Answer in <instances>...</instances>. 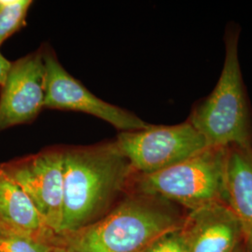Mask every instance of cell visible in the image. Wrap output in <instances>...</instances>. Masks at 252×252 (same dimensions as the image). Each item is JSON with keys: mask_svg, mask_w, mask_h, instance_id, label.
Returning <instances> with one entry per match:
<instances>
[{"mask_svg": "<svg viewBox=\"0 0 252 252\" xmlns=\"http://www.w3.org/2000/svg\"><path fill=\"white\" fill-rule=\"evenodd\" d=\"M225 204L238 219L252 252V148L228 147Z\"/></svg>", "mask_w": 252, "mask_h": 252, "instance_id": "11", "label": "cell"}, {"mask_svg": "<svg viewBox=\"0 0 252 252\" xmlns=\"http://www.w3.org/2000/svg\"><path fill=\"white\" fill-rule=\"evenodd\" d=\"M228 148L207 147L203 152L169 168L151 175H136L132 185L188 212L213 203L225 204Z\"/></svg>", "mask_w": 252, "mask_h": 252, "instance_id": "4", "label": "cell"}, {"mask_svg": "<svg viewBox=\"0 0 252 252\" xmlns=\"http://www.w3.org/2000/svg\"><path fill=\"white\" fill-rule=\"evenodd\" d=\"M41 49L46 67L45 108L89 114L111 125L119 133L150 126L134 113L94 94L67 72L49 44H43Z\"/></svg>", "mask_w": 252, "mask_h": 252, "instance_id": "7", "label": "cell"}, {"mask_svg": "<svg viewBox=\"0 0 252 252\" xmlns=\"http://www.w3.org/2000/svg\"><path fill=\"white\" fill-rule=\"evenodd\" d=\"M0 167L26 191L46 224L59 236L63 219V146L1 162Z\"/></svg>", "mask_w": 252, "mask_h": 252, "instance_id": "6", "label": "cell"}, {"mask_svg": "<svg viewBox=\"0 0 252 252\" xmlns=\"http://www.w3.org/2000/svg\"><path fill=\"white\" fill-rule=\"evenodd\" d=\"M69 252L66 249H64L63 246H61V245H58V244H56V245H53L51 248H50V250H49V252Z\"/></svg>", "mask_w": 252, "mask_h": 252, "instance_id": "16", "label": "cell"}, {"mask_svg": "<svg viewBox=\"0 0 252 252\" xmlns=\"http://www.w3.org/2000/svg\"><path fill=\"white\" fill-rule=\"evenodd\" d=\"M238 36L236 28L226 31L225 59L220 79L188 120L208 147L252 148V115L239 63Z\"/></svg>", "mask_w": 252, "mask_h": 252, "instance_id": "3", "label": "cell"}, {"mask_svg": "<svg viewBox=\"0 0 252 252\" xmlns=\"http://www.w3.org/2000/svg\"><path fill=\"white\" fill-rule=\"evenodd\" d=\"M0 88V133L33 123L45 108L46 67L41 47L12 62Z\"/></svg>", "mask_w": 252, "mask_h": 252, "instance_id": "8", "label": "cell"}, {"mask_svg": "<svg viewBox=\"0 0 252 252\" xmlns=\"http://www.w3.org/2000/svg\"><path fill=\"white\" fill-rule=\"evenodd\" d=\"M182 224L158 236L141 252H188Z\"/></svg>", "mask_w": 252, "mask_h": 252, "instance_id": "14", "label": "cell"}, {"mask_svg": "<svg viewBox=\"0 0 252 252\" xmlns=\"http://www.w3.org/2000/svg\"><path fill=\"white\" fill-rule=\"evenodd\" d=\"M182 228L188 252H234L245 243L238 219L220 202L188 212Z\"/></svg>", "mask_w": 252, "mask_h": 252, "instance_id": "9", "label": "cell"}, {"mask_svg": "<svg viewBox=\"0 0 252 252\" xmlns=\"http://www.w3.org/2000/svg\"><path fill=\"white\" fill-rule=\"evenodd\" d=\"M114 140L136 175L162 171L208 147L204 136L188 121L176 126L150 125L141 130L120 132Z\"/></svg>", "mask_w": 252, "mask_h": 252, "instance_id": "5", "label": "cell"}, {"mask_svg": "<svg viewBox=\"0 0 252 252\" xmlns=\"http://www.w3.org/2000/svg\"><path fill=\"white\" fill-rule=\"evenodd\" d=\"M31 0H0V46L27 26Z\"/></svg>", "mask_w": 252, "mask_h": 252, "instance_id": "12", "label": "cell"}, {"mask_svg": "<svg viewBox=\"0 0 252 252\" xmlns=\"http://www.w3.org/2000/svg\"><path fill=\"white\" fill-rule=\"evenodd\" d=\"M234 252H252L250 250H249V248L246 246V244L244 243L235 251Z\"/></svg>", "mask_w": 252, "mask_h": 252, "instance_id": "17", "label": "cell"}, {"mask_svg": "<svg viewBox=\"0 0 252 252\" xmlns=\"http://www.w3.org/2000/svg\"><path fill=\"white\" fill-rule=\"evenodd\" d=\"M53 245L0 230V252H48Z\"/></svg>", "mask_w": 252, "mask_h": 252, "instance_id": "13", "label": "cell"}, {"mask_svg": "<svg viewBox=\"0 0 252 252\" xmlns=\"http://www.w3.org/2000/svg\"><path fill=\"white\" fill-rule=\"evenodd\" d=\"M165 199L132 189L97 221L58 236L69 252H141L161 234L181 225L186 214Z\"/></svg>", "mask_w": 252, "mask_h": 252, "instance_id": "2", "label": "cell"}, {"mask_svg": "<svg viewBox=\"0 0 252 252\" xmlns=\"http://www.w3.org/2000/svg\"><path fill=\"white\" fill-rule=\"evenodd\" d=\"M0 230L56 245L54 234L26 191L0 167Z\"/></svg>", "mask_w": 252, "mask_h": 252, "instance_id": "10", "label": "cell"}, {"mask_svg": "<svg viewBox=\"0 0 252 252\" xmlns=\"http://www.w3.org/2000/svg\"><path fill=\"white\" fill-rule=\"evenodd\" d=\"M135 176L114 139L88 146H63V219L60 235L106 216L131 190Z\"/></svg>", "mask_w": 252, "mask_h": 252, "instance_id": "1", "label": "cell"}, {"mask_svg": "<svg viewBox=\"0 0 252 252\" xmlns=\"http://www.w3.org/2000/svg\"><path fill=\"white\" fill-rule=\"evenodd\" d=\"M10 66L11 62H9V60L6 59L0 53V87L3 86V84L7 80Z\"/></svg>", "mask_w": 252, "mask_h": 252, "instance_id": "15", "label": "cell"}]
</instances>
